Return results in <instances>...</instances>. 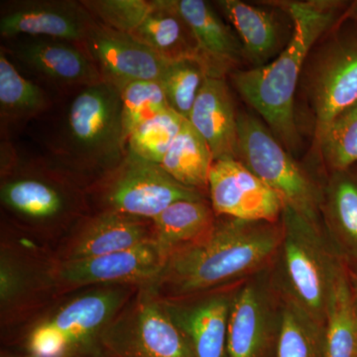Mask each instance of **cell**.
Returning <instances> with one entry per match:
<instances>
[{
	"mask_svg": "<svg viewBox=\"0 0 357 357\" xmlns=\"http://www.w3.org/2000/svg\"><path fill=\"white\" fill-rule=\"evenodd\" d=\"M274 6L284 9L293 21L287 46L262 67L232 73L231 79L241 98L292 154L301 145L295 96L305 64L314 44L337 24L344 2L307 0L274 2Z\"/></svg>",
	"mask_w": 357,
	"mask_h": 357,
	"instance_id": "cell-1",
	"label": "cell"
},
{
	"mask_svg": "<svg viewBox=\"0 0 357 357\" xmlns=\"http://www.w3.org/2000/svg\"><path fill=\"white\" fill-rule=\"evenodd\" d=\"M278 222L223 218L203 236L167 258L156 283L177 296H191L244 280L266 269L280 251Z\"/></svg>",
	"mask_w": 357,
	"mask_h": 357,
	"instance_id": "cell-2",
	"label": "cell"
},
{
	"mask_svg": "<svg viewBox=\"0 0 357 357\" xmlns=\"http://www.w3.org/2000/svg\"><path fill=\"white\" fill-rule=\"evenodd\" d=\"M280 248L282 295L325 328L326 306L338 275L347 267L323 227L283 206Z\"/></svg>",
	"mask_w": 357,
	"mask_h": 357,
	"instance_id": "cell-3",
	"label": "cell"
},
{
	"mask_svg": "<svg viewBox=\"0 0 357 357\" xmlns=\"http://www.w3.org/2000/svg\"><path fill=\"white\" fill-rule=\"evenodd\" d=\"M238 157L287 206L314 225L321 222L323 190L275 137L262 119L248 112L237 115Z\"/></svg>",
	"mask_w": 357,
	"mask_h": 357,
	"instance_id": "cell-4",
	"label": "cell"
},
{
	"mask_svg": "<svg viewBox=\"0 0 357 357\" xmlns=\"http://www.w3.org/2000/svg\"><path fill=\"white\" fill-rule=\"evenodd\" d=\"M65 156L83 165L114 170L126 154L121 91L107 82L84 86L66 114Z\"/></svg>",
	"mask_w": 357,
	"mask_h": 357,
	"instance_id": "cell-5",
	"label": "cell"
},
{
	"mask_svg": "<svg viewBox=\"0 0 357 357\" xmlns=\"http://www.w3.org/2000/svg\"><path fill=\"white\" fill-rule=\"evenodd\" d=\"M337 28L311 51L301 77L314 114L316 144L333 119L357 102V23Z\"/></svg>",
	"mask_w": 357,
	"mask_h": 357,
	"instance_id": "cell-6",
	"label": "cell"
},
{
	"mask_svg": "<svg viewBox=\"0 0 357 357\" xmlns=\"http://www.w3.org/2000/svg\"><path fill=\"white\" fill-rule=\"evenodd\" d=\"M105 199L112 211L134 218L155 217L184 199H202V192L180 184L159 164L126 151L114 169Z\"/></svg>",
	"mask_w": 357,
	"mask_h": 357,
	"instance_id": "cell-7",
	"label": "cell"
},
{
	"mask_svg": "<svg viewBox=\"0 0 357 357\" xmlns=\"http://www.w3.org/2000/svg\"><path fill=\"white\" fill-rule=\"evenodd\" d=\"M264 270L237 289L230 311L227 357H267L276 347L281 301Z\"/></svg>",
	"mask_w": 357,
	"mask_h": 357,
	"instance_id": "cell-8",
	"label": "cell"
},
{
	"mask_svg": "<svg viewBox=\"0 0 357 357\" xmlns=\"http://www.w3.org/2000/svg\"><path fill=\"white\" fill-rule=\"evenodd\" d=\"M109 357H194L163 304L141 296L126 321L102 335Z\"/></svg>",
	"mask_w": 357,
	"mask_h": 357,
	"instance_id": "cell-9",
	"label": "cell"
},
{
	"mask_svg": "<svg viewBox=\"0 0 357 357\" xmlns=\"http://www.w3.org/2000/svg\"><path fill=\"white\" fill-rule=\"evenodd\" d=\"M208 188L211 210L218 217L280 222L283 211L281 199L238 159L213 161Z\"/></svg>",
	"mask_w": 357,
	"mask_h": 357,
	"instance_id": "cell-10",
	"label": "cell"
},
{
	"mask_svg": "<svg viewBox=\"0 0 357 357\" xmlns=\"http://www.w3.org/2000/svg\"><path fill=\"white\" fill-rule=\"evenodd\" d=\"M96 23L82 1L28 0L2 9L0 34L6 38L36 37L83 45Z\"/></svg>",
	"mask_w": 357,
	"mask_h": 357,
	"instance_id": "cell-11",
	"label": "cell"
},
{
	"mask_svg": "<svg viewBox=\"0 0 357 357\" xmlns=\"http://www.w3.org/2000/svg\"><path fill=\"white\" fill-rule=\"evenodd\" d=\"M84 48L95 62L103 81L121 89L135 81H160L170 63L129 33L96 23Z\"/></svg>",
	"mask_w": 357,
	"mask_h": 357,
	"instance_id": "cell-12",
	"label": "cell"
},
{
	"mask_svg": "<svg viewBox=\"0 0 357 357\" xmlns=\"http://www.w3.org/2000/svg\"><path fill=\"white\" fill-rule=\"evenodd\" d=\"M165 256L151 238L128 250L110 255L68 260L60 267L58 277L69 285L93 283H124L157 280Z\"/></svg>",
	"mask_w": 357,
	"mask_h": 357,
	"instance_id": "cell-13",
	"label": "cell"
},
{
	"mask_svg": "<svg viewBox=\"0 0 357 357\" xmlns=\"http://www.w3.org/2000/svg\"><path fill=\"white\" fill-rule=\"evenodd\" d=\"M234 293L213 294L190 303L162 302L194 357H227Z\"/></svg>",
	"mask_w": 357,
	"mask_h": 357,
	"instance_id": "cell-14",
	"label": "cell"
},
{
	"mask_svg": "<svg viewBox=\"0 0 357 357\" xmlns=\"http://www.w3.org/2000/svg\"><path fill=\"white\" fill-rule=\"evenodd\" d=\"M11 51L26 67L56 83L84 88L103 82L88 52L76 43L27 37L14 43Z\"/></svg>",
	"mask_w": 357,
	"mask_h": 357,
	"instance_id": "cell-15",
	"label": "cell"
},
{
	"mask_svg": "<svg viewBox=\"0 0 357 357\" xmlns=\"http://www.w3.org/2000/svg\"><path fill=\"white\" fill-rule=\"evenodd\" d=\"M194 35L208 77H222L243 60V47L229 26L204 0H172Z\"/></svg>",
	"mask_w": 357,
	"mask_h": 357,
	"instance_id": "cell-16",
	"label": "cell"
},
{
	"mask_svg": "<svg viewBox=\"0 0 357 357\" xmlns=\"http://www.w3.org/2000/svg\"><path fill=\"white\" fill-rule=\"evenodd\" d=\"M237 115L225 79L206 77L188 121L208 143L213 161L238 157Z\"/></svg>",
	"mask_w": 357,
	"mask_h": 357,
	"instance_id": "cell-17",
	"label": "cell"
},
{
	"mask_svg": "<svg viewBox=\"0 0 357 357\" xmlns=\"http://www.w3.org/2000/svg\"><path fill=\"white\" fill-rule=\"evenodd\" d=\"M121 301V294L114 291L88 294L66 305L48 321L65 337L72 357H102L95 340Z\"/></svg>",
	"mask_w": 357,
	"mask_h": 357,
	"instance_id": "cell-18",
	"label": "cell"
},
{
	"mask_svg": "<svg viewBox=\"0 0 357 357\" xmlns=\"http://www.w3.org/2000/svg\"><path fill=\"white\" fill-rule=\"evenodd\" d=\"M325 231L344 262L357 264V174L331 173L323 191Z\"/></svg>",
	"mask_w": 357,
	"mask_h": 357,
	"instance_id": "cell-19",
	"label": "cell"
},
{
	"mask_svg": "<svg viewBox=\"0 0 357 357\" xmlns=\"http://www.w3.org/2000/svg\"><path fill=\"white\" fill-rule=\"evenodd\" d=\"M131 35L167 62L194 60L203 66L194 35L172 0H154L153 11Z\"/></svg>",
	"mask_w": 357,
	"mask_h": 357,
	"instance_id": "cell-20",
	"label": "cell"
},
{
	"mask_svg": "<svg viewBox=\"0 0 357 357\" xmlns=\"http://www.w3.org/2000/svg\"><path fill=\"white\" fill-rule=\"evenodd\" d=\"M217 3L238 35L243 58L252 68L268 64L280 48V29L273 14L241 0Z\"/></svg>",
	"mask_w": 357,
	"mask_h": 357,
	"instance_id": "cell-21",
	"label": "cell"
},
{
	"mask_svg": "<svg viewBox=\"0 0 357 357\" xmlns=\"http://www.w3.org/2000/svg\"><path fill=\"white\" fill-rule=\"evenodd\" d=\"M134 217L110 211L96 218L82 232L70 260L128 250L149 241L144 225Z\"/></svg>",
	"mask_w": 357,
	"mask_h": 357,
	"instance_id": "cell-22",
	"label": "cell"
},
{
	"mask_svg": "<svg viewBox=\"0 0 357 357\" xmlns=\"http://www.w3.org/2000/svg\"><path fill=\"white\" fill-rule=\"evenodd\" d=\"M213 211L202 199L176 202L153 218L154 241L166 260L213 227Z\"/></svg>",
	"mask_w": 357,
	"mask_h": 357,
	"instance_id": "cell-23",
	"label": "cell"
},
{
	"mask_svg": "<svg viewBox=\"0 0 357 357\" xmlns=\"http://www.w3.org/2000/svg\"><path fill=\"white\" fill-rule=\"evenodd\" d=\"M325 357H357V310L347 267L338 275L326 306Z\"/></svg>",
	"mask_w": 357,
	"mask_h": 357,
	"instance_id": "cell-24",
	"label": "cell"
},
{
	"mask_svg": "<svg viewBox=\"0 0 357 357\" xmlns=\"http://www.w3.org/2000/svg\"><path fill=\"white\" fill-rule=\"evenodd\" d=\"M213 163L208 143L185 119L160 166L180 184L199 191L208 187Z\"/></svg>",
	"mask_w": 357,
	"mask_h": 357,
	"instance_id": "cell-25",
	"label": "cell"
},
{
	"mask_svg": "<svg viewBox=\"0 0 357 357\" xmlns=\"http://www.w3.org/2000/svg\"><path fill=\"white\" fill-rule=\"evenodd\" d=\"M276 356L325 357V328L283 295Z\"/></svg>",
	"mask_w": 357,
	"mask_h": 357,
	"instance_id": "cell-26",
	"label": "cell"
},
{
	"mask_svg": "<svg viewBox=\"0 0 357 357\" xmlns=\"http://www.w3.org/2000/svg\"><path fill=\"white\" fill-rule=\"evenodd\" d=\"M1 199L11 211L33 220H48L65 208V197L56 185L37 177H17L1 187Z\"/></svg>",
	"mask_w": 357,
	"mask_h": 357,
	"instance_id": "cell-27",
	"label": "cell"
},
{
	"mask_svg": "<svg viewBox=\"0 0 357 357\" xmlns=\"http://www.w3.org/2000/svg\"><path fill=\"white\" fill-rule=\"evenodd\" d=\"M43 89L26 79L7 58L0 53V110L2 117L20 119L36 115L48 107Z\"/></svg>",
	"mask_w": 357,
	"mask_h": 357,
	"instance_id": "cell-28",
	"label": "cell"
},
{
	"mask_svg": "<svg viewBox=\"0 0 357 357\" xmlns=\"http://www.w3.org/2000/svg\"><path fill=\"white\" fill-rule=\"evenodd\" d=\"M185 121L184 117L171 109L160 112L131 133L126 151L160 165Z\"/></svg>",
	"mask_w": 357,
	"mask_h": 357,
	"instance_id": "cell-29",
	"label": "cell"
},
{
	"mask_svg": "<svg viewBox=\"0 0 357 357\" xmlns=\"http://www.w3.org/2000/svg\"><path fill=\"white\" fill-rule=\"evenodd\" d=\"M317 147L331 173L357 163V102L333 119Z\"/></svg>",
	"mask_w": 357,
	"mask_h": 357,
	"instance_id": "cell-30",
	"label": "cell"
},
{
	"mask_svg": "<svg viewBox=\"0 0 357 357\" xmlns=\"http://www.w3.org/2000/svg\"><path fill=\"white\" fill-rule=\"evenodd\" d=\"M122 126L126 145L140 124L170 109L159 81H135L121 89Z\"/></svg>",
	"mask_w": 357,
	"mask_h": 357,
	"instance_id": "cell-31",
	"label": "cell"
},
{
	"mask_svg": "<svg viewBox=\"0 0 357 357\" xmlns=\"http://www.w3.org/2000/svg\"><path fill=\"white\" fill-rule=\"evenodd\" d=\"M206 70L194 60H182L168 65L160 79L169 107L189 119L204 79Z\"/></svg>",
	"mask_w": 357,
	"mask_h": 357,
	"instance_id": "cell-32",
	"label": "cell"
},
{
	"mask_svg": "<svg viewBox=\"0 0 357 357\" xmlns=\"http://www.w3.org/2000/svg\"><path fill=\"white\" fill-rule=\"evenodd\" d=\"M82 3L100 24L129 34L135 31L154 9V0H84Z\"/></svg>",
	"mask_w": 357,
	"mask_h": 357,
	"instance_id": "cell-33",
	"label": "cell"
},
{
	"mask_svg": "<svg viewBox=\"0 0 357 357\" xmlns=\"http://www.w3.org/2000/svg\"><path fill=\"white\" fill-rule=\"evenodd\" d=\"M21 277L20 272L13 266L6 258H1L0 265V298L2 303H7L13 299L21 289Z\"/></svg>",
	"mask_w": 357,
	"mask_h": 357,
	"instance_id": "cell-34",
	"label": "cell"
},
{
	"mask_svg": "<svg viewBox=\"0 0 357 357\" xmlns=\"http://www.w3.org/2000/svg\"><path fill=\"white\" fill-rule=\"evenodd\" d=\"M347 15H349V17L357 20V1L354 2V3L351 6V8L349 9V11H347Z\"/></svg>",
	"mask_w": 357,
	"mask_h": 357,
	"instance_id": "cell-35",
	"label": "cell"
},
{
	"mask_svg": "<svg viewBox=\"0 0 357 357\" xmlns=\"http://www.w3.org/2000/svg\"><path fill=\"white\" fill-rule=\"evenodd\" d=\"M1 357H33L32 356H30V354H26V356H2Z\"/></svg>",
	"mask_w": 357,
	"mask_h": 357,
	"instance_id": "cell-36",
	"label": "cell"
}]
</instances>
